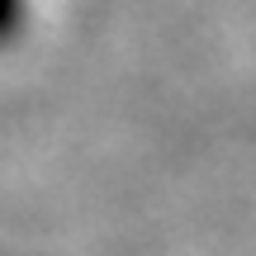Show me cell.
<instances>
[{
    "label": "cell",
    "mask_w": 256,
    "mask_h": 256,
    "mask_svg": "<svg viewBox=\"0 0 256 256\" xmlns=\"http://www.w3.org/2000/svg\"><path fill=\"white\" fill-rule=\"evenodd\" d=\"M24 24V0H0V38H10Z\"/></svg>",
    "instance_id": "cell-1"
}]
</instances>
